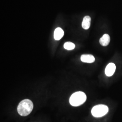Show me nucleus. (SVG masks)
<instances>
[{
	"label": "nucleus",
	"mask_w": 122,
	"mask_h": 122,
	"mask_svg": "<svg viewBox=\"0 0 122 122\" xmlns=\"http://www.w3.org/2000/svg\"><path fill=\"white\" fill-rule=\"evenodd\" d=\"M33 107V103L29 99L24 100L18 106V113L22 116H26L31 113Z\"/></svg>",
	"instance_id": "1"
},
{
	"label": "nucleus",
	"mask_w": 122,
	"mask_h": 122,
	"mask_svg": "<svg viewBox=\"0 0 122 122\" xmlns=\"http://www.w3.org/2000/svg\"><path fill=\"white\" fill-rule=\"evenodd\" d=\"M86 100V96L82 92H76L70 97L69 102L71 105L77 107L83 104Z\"/></svg>",
	"instance_id": "2"
},
{
	"label": "nucleus",
	"mask_w": 122,
	"mask_h": 122,
	"mask_svg": "<svg viewBox=\"0 0 122 122\" xmlns=\"http://www.w3.org/2000/svg\"><path fill=\"white\" fill-rule=\"evenodd\" d=\"M109 108L104 105H98L95 106L92 110V115L96 118L102 117L108 113Z\"/></svg>",
	"instance_id": "3"
},
{
	"label": "nucleus",
	"mask_w": 122,
	"mask_h": 122,
	"mask_svg": "<svg viewBox=\"0 0 122 122\" xmlns=\"http://www.w3.org/2000/svg\"><path fill=\"white\" fill-rule=\"evenodd\" d=\"M116 70V66L113 63H109L106 66L105 69V73L107 76H111L114 73Z\"/></svg>",
	"instance_id": "4"
},
{
	"label": "nucleus",
	"mask_w": 122,
	"mask_h": 122,
	"mask_svg": "<svg viewBox=\"0 0 122 122\" xmlns=\"http://www.w3.org/2000/svg\"><path fill=\"white\" fill-rule=\"evenodd\" d=\"M81 60L83 62L92 63L95 61V58L91 54H83L81 56Z\"/></svg>",
	"instance_id": "5"
},
{
	"label": "nucleus",
	"mask_w": 122,
	"mask_h": 122,
	"mask_svg": "<svg viewBox=\"0 0 122 122\" xmlns=\"http://www.w3.org/2000/svg\"><path fill=\"white\" fill-rule=\"evenodd\" d=\"M110 38L109 35L105 34L100 39V43L103 46H107L109 44Z\"/></svg>",
	"instance_id": "6"
},
{
	"label": "nucleus",
	"mask_w": 122,
	"mask_h": 122,
	"mask_svg": "<svg viewBox=\"0 0 122 122\" xmlns=\"http://www.w3.org/2000/svg\"><path fill=\"white\" fill-rule=\"evenodd\" d=\"M91 23V18L89 16H86L83 18L82 22V27L84 30H88L90 28Z\"/></svg>",
	"instance_id": "7"
},
{
	"label": "nucleus",
	"mask_w": 122,
	"mask_h": 122,
	"mask_svg": "<svg viewBox=\"0 0 122 122\" xmlns=\"http://www.w3.org/2000/svg\"><path fill=\"white\" fill-rule=\"evenodd\" d=\"M64 35V31L61 28H57L54 33V38L56 40H59Z\"/></svg>",
	"instance_id": "8"
},
{
	"label": "nucleus",
	"mask_w": 122,
	"mask_h": 122,
	"mask_svg": "<svg viewBox=\"0 0 122 122\" xmlns=\"http://www.w3.org/2000/svg\"><path fill=\"white\" fill-rule=\"evenodd\" d=\"M64 48L68 50H73L75 48V45L72 42H67L64 44Z\"/></svg>",
	"instance_id": "9"
}]
</instances>
